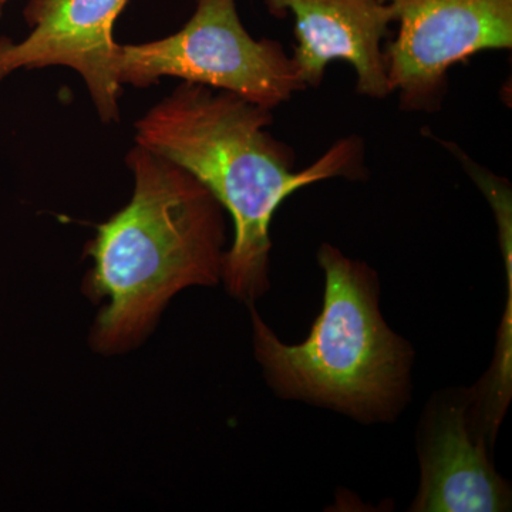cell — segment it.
<instances>
[{
	"mask_svg": "<svg viewBox=\"0 0 512 512\" xmlns=\"http://www.w3.org/2000/svg\"><path fill=\"white\" fill-rule=\"evenodd\" d=\"M272 111L237 94L184 82L136 123V141L194 175L235 225L222 276L254 301L268 289L269 227L279 205L308 185L363 174V141L348 137L295 170L292 148L272 136Z\"/></svg>",
	"mask_w": 512,
	"mask_h": 512,
	"instance_id": "1",
	"label": "cell"
},
{
	"mask_svg": "<svg viewBox=\"0 0 512 512\" xmlns=\"http://www.w3.org/2000/svg\"><path fill=\"white\" fill-rule=\"evenodd\" d=\"M134 192L87 244L84 292L104 301L92 346L104 355L137 348L167 303L190 286L215 285L225 252L224 208L180 165L137 144L127 154Z\"/></svg>",
	"mask_w": 512,
	"mask_h": 512,
	"instance_id": "2",
	"label": "cell"
},
{
	"mask_svg": "<svg viewBox=\"0 0 512 512\" xmlns=\"http://www.w3.org/2000/svg\"><path fill=\"white\" fill-rule=\"evenodd\" d=\"M128 0H29L32 32L22 42L0 39V80L16 70L70 67L83 77L104 123L120 120L113 26Z\"/></svg>",
	"mask_w": 512,
	"mask_h": 512,
	"instance_id": "6",
	"label": "cell"
},
{
	"mask_svg": "<svg viewBox=\"0 0 512 512\" xmlns=\"http://www.w3.org/2000/svg\"><path fill=\"white\" fill-rule=\"evenodd\" d=\"M396 39L384 50L387 79L407 111L440 109L451 67L512 47V0H390Z\"/></svg>",
	"mask_w": 512,
	"mask_h": 512,
	"instance_id": "5",
	"label": "cell"
},
{
	"mask_svg": "<svg viewBox=\"0 0 512 512\" xmlns=\"http://www.w3.org/2000/svg\"><path fill=\"white\" fill-rule=\"evenodd\" d=\"M318 256L326 291L311 335L285 345L252 312L256 357L285 396L383 419L402 402L409 353L380 316L372 271L329 244Z\"/></svg>",
	"mask_w": 512,
	"mask_h": 512,
	"instance_id": "3",
	"label": "cell"
},
{
	"mask_svg": "<svg viewBox=\"0 0 512 512\" xmlns=\"http://www.w3.org/2000/svg\"><path fill=\"white\" fill-rule=\"evenodd\" d=\"M417 511L493 512L510 507L507 485L495 474L483 446L468 433L461 407L434 421L423 458Z\"/></svg>",
	"mask_w": 512,
	"mask_h": 512,
	"instance_id": "8",
	"label": "cell"
},
{
	"mask_svg": "<svg viewBox=\"0 0 512 512\" xmlns=\"http://www.w3.org/2000/svg\"><path fill=\"white\" fill-rule=\"evenodd\" d=\"M276 18L295 19V64L305 87H318L330 63L355 69L356 92L386 99L390 90L382 40L396 22L390 0H264Z\"/></svg>",
	"mask_w": 512,
	"mask_h": 512,
	"instance_id": "7",
	"label": "cell"
},
{
	"mask_svg": "<svg viewBox=\"0 0 512 512\" xmlns=\"http://www.w3.org/2000/svg\"><path fill=\"white\" fill-rule=\"evenodd\" d=\"M116 77L120 86L140 89L177 77L269 110L306 89L281 43L249 35L235 0H197V10L180 32L141 45H119Z\"/></svg>",
	"mask_w": 512,
	"mask_h": 512,
	"instance_id": "4",
	"label": "cell"
},
{
	"mask_svg": "<svg viewBox=\"0 0 512 512\" xmlns=\"http://www.w3.org/2000/svg\"><path fill=\"white\" fill-rule=\"evenodd\" d=\"M3 2H6V0H0V5H2Z\"/></svg>",
	"mask_w": 512,
	"mask_h": 512,
	"instance_id": "9",
	"label": "cell"
}]
</instances>
